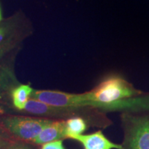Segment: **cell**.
I'll list each match as a JSON object with an SVG mask.
<instances>
[{"instance_id":"cell-1","label":"cell","mask_w":149,"mask_h":149,"mask_svg":"<svg viewBox=\"0 0 149 149\" xmlns=\"http://www.w3.org/2000/svg\"><path fill=\"white\" fill-rule=\"evenodd\" d=\"M23 111L35 117H45L53 120H67L73 117H82L89 124L96 126L108 125L109 121L104 117L99 110L91 107L72 108L54 107L31 98Z\"/></svg>"},{"instance_id":"cell-2","label":"cell","mask_w":149,"mask_h":149,"mask_svg":"<svg viewBox=\"0 0 149 149\" xmlns=\"http://www.w3.org/2000/svg\"><path fill=\"white\" fill-rule=\"evenodd\" d=\"M121 120L124 132L122 149H149V110L124 112Z\"/></svg>"},{"instance_id":"cell-3","label":"cell","mask_w":149,"mask_h":149,"mask_svg":"<svg viewBox=\"0 0 149 149\" xmlns=\"http://www.w3.org/2000/svg\"><path fill=\"white\" fill-rule=\"evenodd\" d=\"M1 120L13 139L32 142L53 119L26 115H2Z\"/></svg>"},{"instance_id":"cell-4","label":"cell","mask_w":149,"mask_h":149,"mask_svg":"<svg viewBox=\"0 0 149 149\" xmlns=\"http://www.w3.org/2000/svg\"><path fill=\"white\" fill-rule=\"evenodd\" d=\"M31 98L59 107H81V93H69L58 91L33 90Z\"/></svg>"},{"instance_id":"cell-5","label":"cell","mask_w":149,"mask_h":149,"mask_svg":"<svg viewBox=\"0 0 149 149\" xmlns=\"http://www.w3.org/2000/svg\"><path fill=\"white\" fill-rule=\"evenodd\" d=\"M79 142L84 149H122V144L112 142L101 130L88 135H79L70 138Z\"/></svg>"},{"instance_id":"cell-6","label":"cell","mask_w":149,"mask_h":149,"mask_svg":"<svg viewBox=\"0 0 149 149\" xmlns=\"http://www.w3.org/2000/svg\"><path fill=\"white\" fill-rule=\"evenodd\" d=\"M65 120H53L45 126L38 136L31 143L37 146L57 140L66 139L65 134Z\"/></svg>"},{"instance_id":"cell-7","label":"cell","mask_w":149,"mask_h":149,"mask_svg":"<svg viewBox=\"0 0 149 149\" xmlns=\"http://www.w3.org/2000/svg\"><path fill=\"white\" fill-rule=\"evenodd\" d=\"M33 89L29 85L20 84L11 91L10 96L14 108L17 111H23L27 102L31 99Z\"/></svg>"},{"instance_id":"cell-8","label":"cell","mask_w":149,"mask_h":149,"mask_svg":"<svg viewBox=\"0 0 149 149\" xmlns=\"http://www.w3.org/2000/svg\"><path fill=\"white\" fill-rule=\"evenodd\" d=\"M65 134L66 139H70L74 136L82 135L89 125L88 121L82 117H73L65 120Z\"/></svg>"},{"instance_id":"cell-9","label":"cell","mask_w":149,"mask_h":149,"mask_svg":"<svg viewBox=\"0 0 149 149\" xmlns=\"http://www.w3.org/2000/svg\"><path fill=\"white\" fill-rule=\"evenodd\" d=\"M41 146L20 140H12L3 149H40Z\"/></svg>"},{"instance_id":"cell-10","label":"cell","mask_w":149,"mask_h":149,"mask_svg":"<svg viewBox=\"0 0 149 149\" xmlns=\"http://www.w3.org/2000/svg\"><path fill=\"white\" fill-rule=\"evenodd\" d=\"M9 35V26L5 25L0 26V54L2 53L3 50L2 48H6L5 46H3V43L6 42H8L9 40H6L7 37H8Z\"/></svg>"},{"instance_id":"cell-11","label":"cell","mask_w":149,"mask_h":149,"mask_svg":"<svg viewBox=\"0 0 149 149\" xmlns=\"http://www.w3.org/2000/svg\"><path fill=\"white\" fill-rule=\"evenodd\" d=\"M40 149H66L63 144V140H57L47 143L41 146Z\"/></svg>"},{"instance_id":"cell-12","label":"cell","mask_w":149,"mask_h":149,"mask_svg":"<svg viewBox=\"0 0 149 149\" xmlns=\"http://www.w3.org/2000/svg\"><path fill=\"white\" fill-rule=\"evenodd\" d=\"M12 140H14V139L7 138V137H4V136L0 135V149L4 148Z\"/></svg>"},{"instance_id":"cell-13","label":"cell","mask_w":149,"mask_h":149,"mask_svg":"<svg viewBox=\"0 0 149 149\" xmlns=\"http://www.w3.org/2000/svg\"><path fill=\"white\" fill-rule=\"evenodd\" d=\"M0 135L4 136V137H7V138L13 139L12 137H10V135H9L8 132H7V130H6L4 126L3 125L2 122H1V115H0Z\"/></svg>"},{"instance_id":"cell-14","label":"cell","mask_w":149,"mask_h":149,"mask_svg":"<svg viewBox=\"0 0 149 149\" xmlns=\"http://www.w3.org/2000/svg\"><path fill=\"white\" fill-rule=\"evenodd\" d=\"M1 98H2V96H1V95L0 94V100H1ZM3 115V110L0 107V115Z\"/></svg>"},{"instance_id":"cell-15","label":"cell","mask_w":149,"mask_h":149,"mask_svg":"<svg viewBox=\"0 0 149 149\" xmlns=\"http://www.w3.org/2000/svg\"><path fill=\"white\" fill-rule=\"evenodd\" d=\"M2 20V16H1V9H0V22Z\"/></svg>"},{"instance_id":"cell-16","label":"cell","mask_w":149,"mask_h":149,"mask_svg":"<svg viewBox=\"0 0 149 149\" xmlns=\"http://www.w3.org/2000/svg\"><path fill=\"white\" fill-rule=\"evenodd\" d=\"M0 87H1V85H0Z\"/></svg>"}]
</instances>
